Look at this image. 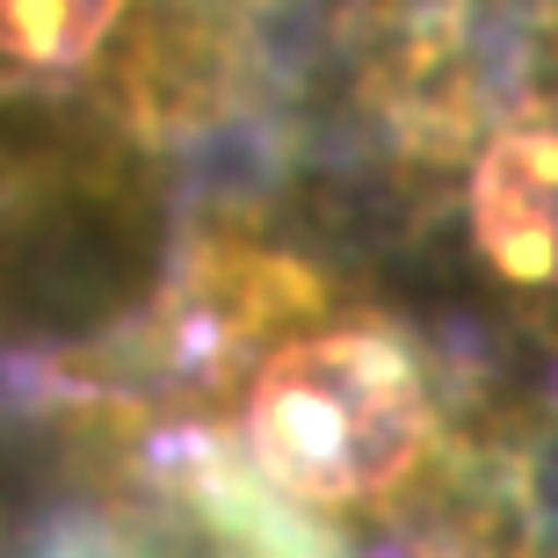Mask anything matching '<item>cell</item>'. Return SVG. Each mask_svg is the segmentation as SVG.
Returning <instances> with one entry per match:
<instances>
[{"mask_svg": "<svg viewBox=\"0 0 558 558\" xmlns=\"http://www.w3.org/2000/svg\"><path fill=\"white\" fill-rule=\"evenodd\" d=\"M262 472L312 508L392 500L435 450V392L385 327L298 333L262 363L247 399Z\"/></svg>", "mask_w": 558, "mask_h": 558, "instance_id": "1", "label": "cell"}, {"mask_svg": "<svg viewBox=\"0 0 558 558\" xmlns=\"http://www.w3.org/2000/svg\"><path fill=\"white\" fill-rule=\"evenodd\" d=\"M131 0H0V65L73 73L109 44Z\"/></svg>", "mask_w": 558, "mask_h": 558, "instance_id": "3", "label": "cell"}, {"mask_svg": "<svg viewBox=\"0 0 558 558\" xmlns=\"http://www.w3.org/2000/svg\"><path fill=\"white\" fill-rule=\"evenodd\" d=\"M478 262L522 298H558V124L500 131L464 189Z\"/></svg>", "mask_w": 558, "mask_h": 558, "instance_id": "2", "label": "cell"}]
</instances>
